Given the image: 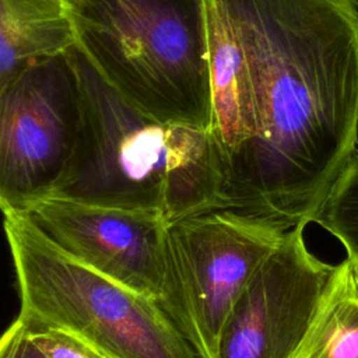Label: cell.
<instances>
[{"mask_svg": "<svg viewBox=\"0 0 358 358\" xmlns=\"http://www.w3.org/2000/svg\"><path fill=\"white\" fill-rule=\"evenodd\" d=\"M227 3L250 62L259 126L224 162V208L284 231L306 227L357 148L358 7Z\"/></svg>", "mask_w": 358, "mask_h": 358, "instance_id": "6da1fadb", "label": "cell"}, {"mask_svg": "<svg viewBox=\"0 0 358 358\" xmlns=\"http://www.w3.org/2000/svg\"><path fill=\"white\" fill-rule=\"evenodd\" d=\"M81 85L70 49L0 92V211L27 214L64 179L80 137Z\"/></svg>", "mask_w": 358, "mask_h": 358, "instance_id": "8992f818", "label": "cell"}, {"mask_svg": "<svg viewBox=\"0 0 358 358\" xmlns=\"http://www.w3.org/2000/svg\"><path fill=\"white\" fill-rule=\"evenodd\" d=\"M287 231L217 208L168 225L165 312L199 358H217L222 326L241 292Z\"/></svg>", "mask_w": 358, "mask_h": 358, "instance_id": "5b68a950", "label": "cell"}, {"mask_svg": "<svg viewBox=\"0 0 358 358\" xmlns=\"http://www.w3.org/2000/svg\"><path fill=\"white\" fill-rule=\"evenodd\" d=\"M305 225L288 229L232 306L217 358H291L303 338L334 266L313 255Z\"/></svg>", "mask_w": 358, "mask_h": 358, "instance_id": "52a82bcc", "label": "cell"}, {"mask_svg": "<svg viewBox=\"0 0 358 358\" xmlns=\"http://www.w3.org/2000/svg\"><path fill=\"white\" fill-rule=\"evenodd\" d=\"M76 45L144 113L211 131L206 0H69Z\"/></svg>", "mask_w": 358, "mask_h": 358, "instance_id": "3957f363", "label": "cell"}, {"mask_svg": "<svg viewBox=\"0 0 358 358\" xmlns=\"http://www.w3.org/2000/svg\"><path fill=\"white\" fill-rule=\"evenodd\" d=\"M291 358H358V260L347 256L334 266Z\"/></svg>", "mask_w": 358, "mask_h": 358, "instance_id": "8fae6325", "label": "cell"}, {"mask_svg": "<svg viewBox=\"0 0 358 358\" xmlns=\"http://www.w3.org/2000/svg\"><path fill=\"white\" fill-rule=\"evenodd\" d=\"M27 215L64 252L162 306L169 224L161 214L50 196Z\"/></svg>", "mask_w": 358, "mask_h": 358, "instance_id": "ba28073f", "label": "cell"}, {"mask_svg": "<svg viewBox=\"0 0 358 358\" xmlns=\"http://www.w3.org/2000/svg\"><path fill=\"white\" fill-rule=\"evenodd\" d=\"M70 55L83 120L71 165L52 196L155 211L168 224L224 208V158L211 131L144 113L101 77L77 45Z\"/></svg>", "mask_w": 358, "mask_h": 358, "instance_id": "7a4b0ae2", "label": "cell"}, {"mask_svg": "<svg viewBox=\"0 0 358 358\" xmlns=\"http://www.w3.org/2000/svg\"><path fill=\"white\" fill-rule=\"evenodd\" d=\"M73 45L76 34L67 1L0 0V92Z\"/></svg>", "mask_w": 358, "mask_h": 358, "instance_id": "30bf717a", "label": "cell"}, {"mask_svg": "<svg viewBox=\"0 0 358 358\" xmlns=\"http://www.w3.org/2000/svg\"><path fill=\"white\" fill-rule=\"evenodd\" d=\"M206 22L211 134L225 162L257 133L256 88L248 52L227 0H206Z\"/></svg>", "mask_w": 358, "mask_h": 358, "instance_id": "9c48e42d", "label": "cell"}, {"mask_svg": "<svg viewBox=\"0 0 358 358\" xmlns=\"http://www.w3.org/2000/svg\"><path fill=\"white\" fill-rule=\"evenodd\" d=\"M0 358H106L74 336L17 319L0 336Z\"/></svg>", "mask_w": 358, "mask_h": 358, "instance_id": "7c38bea8", "label": "cell"}, {"mask_svg": "<svg viewBox=\"0 0 358 358\" xmlns=\"http://www.w3.org/2000/svg\"><path fill=\"white\" fill-rule=\"evenodd\" d=\"M312 222L333 235L348 257L358 260V147Z\"/></svg>", "mask_w": 358, "mask_h": 358, "instance_id": "4fadbf2b", "label": "cell"}, {"mask_svg": "<svg viewBox=\"0 0 358 358\" xmlns=\"http://www.w3.org/2000/svg\"><path fill=\"white\" fill-rule=\"evenodd\" d=\"M18 317L63 330L106 358H199L158 301L64 252L27 214H3Z\"/></svg>", "mask_w": 358, "mask_h": 358, "instance_id": "277c9868", "label": "cell"}, {"mask_svg": "<svg viewBox=\"0 0 358 358\" xmlns=\"http://www.w3.org/2000/svg\"><path fill=\"white\" fill-rule=\"evenodd\" d=\"M354 3L357 4V7H358V0H354Z\"/></svg>", "mask_w": 358, "mask_h": 358, "instance_id": "5bb4252c", "label": "cell"}, {"mask_svg": "<svg viewBox=\"0 0 358 358\" xmlns=\"http://www.w3.org/2000/svg\"><path fill=\"white\" fill-rule=\"evenodd\" d=\"M64 1H69V0H64Z\"/></svg>", "mask_w": 358, "mask_h": 358, "instance_id": "9a60e30c", "label": "cell"}]
</instances>
